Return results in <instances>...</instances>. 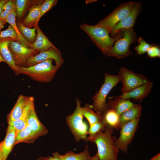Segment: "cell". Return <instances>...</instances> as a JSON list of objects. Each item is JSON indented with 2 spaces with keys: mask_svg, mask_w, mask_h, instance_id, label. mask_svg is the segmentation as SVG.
I'll return each mask as SVG.
<instances>
[{
  "mask_svg": "<svg viewBox=\"0 0 160 160\" xmlns=\"http://www.w3.org/2000/svg\"><path fill=\"white\" fill-rule=\"evenodd\" d=\"M35 27L37 31L36 38L33 43L29 44L30 48L40 52L51 48H57L43 33L38 25Z\"/></svg>",
  "mask_w": 160,
  "mask_h": 160,
  "instance_id": "15",
  "label": "cell"
},
{
  "mask_svg": "<svg viewBox=\"0 0 160 160\" xmlns=\"http://www.w3.org/2000/svg\"><path fill=\"white\" fill-rule=\"evenodd\" d=\"M140 118H136L122 125L120 129L119 136L115 141L116 147L126 154L138 128Z\"/></svg>",
  "mask_w": 160,
  "mask_h": 160,
  "instance_id": "9",
  "label": "cell"
},
{
  "mask_svg": "<svg viewBox=\"0 0 160 160\" xmlns=\"http://www.w3.org/2000/svg\"><path fill=\"white\" fill-rule=\"evenodd\" d=\"M96 0H87L86 1V3L88 4L89 3H92L93 2L97 1Z\"/></svg>",
  "mask_w": 160,
  "mask_h": 160,
  "instance_id": "43",
  "label": "cell"
},
{
  "mask_svg": "<svg viewBox=\"0 0 160 160\" xmlns=\"http://www.w3.org/2000/svg\"><path fill=\"white\" fill-rule=\"evenodd\" d=\"M14 10L16 11L15 1L8 0L3 7L0 15V19L5 22L9 15Z\"/></svg>",
  "mask_w": 160,
  "mask_h": 160,
  "instance_id": "29",
  "label": "cell"
},
{
  "mask_svg": "<svg viewBox=\"0 0 160 160\" xmlns=\"http://www.w3.org/2000/svg\"><path fill=\"white\" fill-rule=\"evenodd\" d=\"M3 140L0 142V160H6L2 149Z\"/></svg>",
  "mask_w": 160,
  "mask_h": 160,
  "instance_id": "38",
  "label": "cell"
},
{
  "mask_svg": "<svg viewBox=\"0 0 160 160\" xmlns=\"http://www.w3.org/2000/svg\"><path fill=\"white\" fill-rule=\"evenodd\" d=\"M15 10L13 11L8 16L5 22L9 24L14 29L17 36L18 42L23 46L30 48L29 43L24 38L20 32L16 22Z\"/></svg>",
  "mask_w": 160,
  "mask_h": 160,
  "instance_id": "26",
  "label": "cell"
},
{
  "mask_svg": "<svg viewBox=\"0 0 160 160\" xmlns=\"http://www.w3.org/2000/svg\"><path fill=\"white\" fill-rule=\"evenodd\" d=\"M37 138L33 134L31 127L27 124L24 129L17 134L15 145L21 143H32Z\"/></svg>",
  "mask_w": 160,
  "mask_h": 160,
  "instance_id": "24",
  "label": "cell"
},
{
  "mask_svg": "<svg viewBox=\"0 0 160 160\" xmlns=\"http://www.w3.org/2000/svg\"><path fill=\"white\" fill-rule=\"evenodd\" d=\"M103 53L105 55L112 47L114 43L122 35L118 34L115 37H111L109 31L105 28L97 25H91L86 23L80 25Z\"/></svg>",
  "mask_w": 160,
  "mask_h": 160,
  "instance_id": "2",
  "label": "cell"
},
{
  "mask_svg": "<svg viewBox=\"0 0 160 160\" xmlns=\"http://www.w3.org/2000/svg\"><path fill=\"white\" fill-rule=\"evenodd\" d=\"M113 98H115L114 100L109 99L107 103V107L113 110L120 116L134 105L129 99L126 100L118 97Z\"/></svg>",
  "mask_w": 160,
  "mask_h": 160,
  "instance_id": "19",
  "label": "cell"
},
{
  "mask_svg": "<svg viewBox=\"0 0 160 160\" xmlns=\"http://www.w3.org/2000/svg\"><path fill=\"white\" fill-rule=\"evenodd\" d=\"M9 39L18 42V39L17 33L10 25L8 28L2 31L0 33V39Z\"/></svg>",
  "mask_w": 160,
  "mask_h": 160,
  "instance_id": "32",
  "label": "cell"
},
{
  "mask_svg": "<svg viewBox=\"0 0 160 160\" xmlns=\"http://www.w3.org/2000/svg\"><path fill=\"white\" fill-rule=\"evenodd\" d=\"M142 111V107L140 104H134L133 106L123 113L120 116L121 127L129 121L140 118Z\"/></svg>",
  "mask_w": 160,
  "mask_h": 160,
  "instance_id": "22",
  "label": "cell"
},
{
  "mask_svg": "<svg viewBox=\"0 0 160 160\" xmlns=\"http://www.w3.org/2000/svg\"><path fill=\"white\" fill-rule=\"evenodd\" d=\"M26 122L31 127L34 135L38 138L46 135L48 132L47 128L40 121L36 115L33 104L27 115Z\"/></svg>",
  "mask_w": 160,
  "mask_h": 160,
  "instance_id": "14",
  "label": "cell"
},
{
  "mask_svg": "<svg viewBox=\"0 0 160 160\" xmlns=\"http://www.w3.org/2000/svg\"><path fill=\"white\" fill-rule=\"evenodd\" d=\"M28 96L20 95L10 112L8 114L7 120H15L20 119L27 103Z\"/></svg>",
  "mask_w": 160,
  "mask_h": 160,
  "instance_id": "20",
  "label": "cell"
},
{
  "mask_svg": "<svg viewBox=\"0 0 160 160\" xmlns=\"http://www.w3.org/2000/svg\"><path fill=\"white\" fill-rule=\"evenodd\" d=\"M150 160H160V153L152 158Z\"/></svg>",
  "mask_w": 160,
  "mask_h": 160,
  "instance_id": "41",
  "label": "cell"
},
{
  "mask_svg": "<svg viewBox=\"0 0 160 160\" xmlns=\"http://www.w3.org/2000/svg\"><path fill=\"white\" fill-rule=\"evenodd\" d=\"M11 40L9 39H0V54L16 75L21 74V71L16 65L9 49Z\"/></svg>",
  "mask_w": 160,
  "mask_h": 160,
  "instance_id": "16",
  "label": "cell"
},
{
  "mask_svg": "<svg viewBox=\"0 0 160 160\" xmlns=\"http://www.w3.org/2000/svg\"><path fill=\"white\" fill-rule=\"evenodd\" d=\"M104 81L99 90L92 97L93 103L91 107L101 116L107 108V97L112 89L120 82L117 75H111L105 73Z\"/></svg>",
  "mask_w": 160,
  "mask_h": 160,
  "instance_id": "4",
  "label": "cell"
},
{
  "mask_svg": "<svg viewBox=\"0 0 160 160\" xmlns=\"http://www.w3.org/2000/svg\"><path fill=\"white\" fill-rule=\"evenodd\" d=\"M52 59H48L28 67L17 66L21 74L28 76L33 80L43 83L51 81L59 69L52 63Z\"/></svg>",
  "mask_w": 160,
  "mask_h": 160,
  "instance_id": "3",
  "label": "cell"
},
{
  "mask_svg": "<svg viewBox=\"0 0 160 160\" xmlns=\"http://www.w3.org/2000/svg\"><path fill=\"white\" fill-rule=\"evenodd\" d=\"M122 32L123 33L122 36L116 41L105 55L119 59L125 58L132 54L130 46L136 42V34L133 28L127 29Z\"/></svg>",
  "mask_w": 160,
  "mask_h": 160,
  "instance_id": "6",
  "label": "cell"
},
{
  "mask_svg": "<svg viewBox=\"0 0 160 160\" xmlns=\"http://www.w3.org/2000/svg\"><path fill=\"white\" fill-rule=\"evenodd\" d=\"M4 62V60L0 54V63L2 62Z\"/></svg>",
  "mask_w": 160,
  "mask_h": 160,
  "instance_id": "44",
  "label": "cell"
},
{
  "mask_svg": "<svg viewBox=\"0 0 160 160\" xmlns=\"http://www.w3.org/2000/svg\"><path fill=\"white\" fill-rule=\"evenodd\" d=\"M153 85V82L150 81L149 83L140 86L129 92L116 96L110 97L109 99L118 97L126 100L132 98L140 102L150 93Z\"/></svg>",
  "mask_w": 160,
  "mask_h": 160,
  "instance_id": "13",
  "label": "cell"
},
{
  "mask_svg": "<svg viewBox=\"0 0 160 160\" xmlns=\"http://www.w3.org/2000/svg\"><path fill=\"white\" fill-rule=\"evenodd\" d=\"M153 45V44H152ZM152 45L148 49L147 53L148 55L150 58L156 57L152 48Z\"/></svg>",
  "mask_w": 160,
  "mask_h": 160,
  "instance_id": "37",
  "label": "cell"
},
{
  "mask_svg": "<svg viewBox=\"0 0 160 160\" xmlns=\"http://www.w3.org/2000/svg\"><path fill=\"white\" fill-rule=\"evenodd\" d=\"M101 116L107 126L117 130L120 129V115L113 110L107 107Z\"/></svg>",
  "mask_w": 160,
  "mask_h": 160,
  "instance_id": "21",
  "label": "cell"
},
{
  "mask_svg": "<svg viewBox=\"0 0 160 160\" xmlns=\"http://www.w3.org/2000/svg\"><path fill=\"white\" fill-rule=\"evenodd\" d=\"M152 48L156 57H160V49L159 45L153 44Z\"/></svg>",
  "mask_w": 160,
  "mask_h": 160,
  "instance_id": "36",
  "label": "cell"
},
{
  "mask_svg": "<svg viewBox=\"0 0 160 160\" xmlns=\"http://www.w3.org/2000/svg\"><path fill=\"white\" fill-rule=\"evenodd\" d=\"M118 75L122 84L121 94L129 92L150 81L144 75L136 73L124 67L120 68Z\"/></svg>",
  "mask_w": 160,
  "mask_h": 160,
  "instance_id": "7",
  "label": "cell"
},
{
  "mask_svg": "<svg viewBox=\"0 0 160 160\" xmlns=\"http://www.w3.org/2000/svg\"><path fill=\"white\" fill-rule=\"evenodd\" d=\"M135 2V1H129L121 4L109 15L100 20L97 24L106 28L110 33L116 25L131 11Z\"/></svg>",
  "mask_w": 160,
  "mask_h": 160,
  "instance_id": "8",
  "label": "cell"
},
{
  "mask_svg": "<svg viewBox=\"0 0 160 160\" xmlns=\"http://www.w3.org/2000/svg\"><path fill=\"white\" fill-rule=\"evenodd\" d=\"M88 147L86 145L84 150L79 153L69 151L63 155L60 154V158L61 160H90L91 156L88 150Z\"/></svg>",
  "mask_w": 160,
  "mask_h": 160,
  "instance_id": "25",
  "label": "cell"
},
{
  "mask_svg": "<svg viewBox=\"0 0 160 160\" xmlns=\"http://www.w3.org/2000/svg\"><path fill=\"white\" fill-rule=\"evenodd\" d=\"M76 109L72 113L66 117V122L76 141L82 140L88 142V126L83 120L81 102L76 98Z\"/></svg>",
  "mask_w": 160,
  "mask_h": 160,
  "instance_id": "5",
  "label": "cell"
},
{
  "mask_svg": "<svg viewBox=\"0 0 160 160\" xmlns=\"http://www.w3.org/2000/svg\"><path fill=\"white\" fill-rule=\"evenodd\" d=\"M17 135L16 130L11 125L8 124L6 136L3 140L2 149L6 159L11 152L14 145Z\"/></svg>",
  "mask_w": 160,
  "mask_h": 160,
  "instance_id": "17",
  "label": "cell"
},
{
  "mask_svg": "<svg viewBox=\"0 0 160 160\" xmlns=\"http://www.w3.org/2000/svg\"><path fill=\"white\" fill-rule=\"evenodd\" d=\"M28 2L26 0H17L15 1L16 16L19 19L22 17Z\"/></svg>",
  "mask_w": 160,
  "mask_h": 160,
  "instance_id": "33",
  "label": "cell"
},
{
  "mask_svg": "<svg viewBox=\"0 0 160 160\" xmlns=\"http://www.w3.org/2000/svg\"><path fill=\"white\" fill-rule=\"evenodd\" d=\"M53 156H49L47 157L41 156L37 159V160H61L60 154L57 152L52 154Z\"/></svg>",
  "mask_w": 160,
  "mask_h": 160,
  "instance_id": "35",
  "label": "cell"
},
{
  "mask_svg": "<svg viewBox=\"0 0 160 160\" xmlns=\"http://www.w3.org/2000/svg\"><path fill=\"white\" fill-rule=\"evenodd\" d=\"M48 59H52L54 60L55 65L59 68L64 62V59L59 49L57 48H51L31 57L28 60L25 67L34 65Z\"/></svg>",
  "mask_w": 160,
  "mask_h": 160,
  "instance_id": "11",
  "label": "cell"
},
{
  "mask_svg": "<svg viewBox=\"0 0 160 160\" xmlns=\"http://www.w3.org/2000/svg\"><path fill=\"white\" fill-rule=\"evenodd\" d=\"M41 4L34 5L30 9L28 14L21 23L25 26L34 27L38 25L40 14Z\"/></svg>",
  "mask_w": 160,
  "mask_h": 160,
  "instance_id": "23",
  "label": "cell"
},
{
  "mask_svg": "<svg viewBox=\"0 0 160 160\" xmlns=\"http://www.w3.org/2000/svg\"><path fill=\"white\" fill-rule=\"evenodd\" d=\"M57 2V1L55 0H45L41 5L39 20L44 14L55 6Z\"/></svg>",
  "mask_w": 160,
  "mask_h": 160,
  "instance_id": "34",
  "label": "cell"
},
{
  "mask_svg": "<svg viewBox=\"0 0 160 160\" xmlns=\"http://www.w3.org/2000/svg\"><path fill=\"white\" fill-rule=\"evenodd\" d=\"M113 133V129L107 126L104 131L87 137L88 141L96 145L99 160H118L120 151L115 144L116 138Z\"/></svg>",
  "mask_w": 160,
  "mask_h": 160,
  "instance_id": "1",
  "label": "cell"
},
{
  "mask_svg": "<svg viewBox=\"0 0 160 160\" xmlns=\"http://www.w3.org/2000/svg\"><path fill=\"white\" fill-rule=\"evenodd\" d=\"M139 44L135 48L137 53L140 55L147 52L148 49L152 45L147 43L142 37H139L137 39Z\"/></svg>",
  "mask_w": 160,
  "mask_h": 160,
  "instance_id": "31",
  "label": "cell"
},
{
  "mask_svg": "<svg viewBox=\"0 0 160 160\" xmlns=\"http://www.w3.org/2000/svg\"><path fill=\"white\" fill-rule=\"evenodd\" d=\"M18 28L22 36L29 44H32L35 41L37 36L35 27L33 28H30L20 23Z\"/></svg>",
  "mask_w": 160,
  "mask_h": 160,
  "instance_id": "28",
  "label": "cell"
},
{
  "mask_svg": "<svg viewBox=\"0 0 160 160\" xmlns=\"http://www.w3.org/2000/svg\"><path fill=\"white\" fill-rule=\"evenodd\" d=\"M6 23L5 21L0 19V33L1 29L4 27V25Z\"/></svg>",
  "mask_w": 160,
  "mask_h": 160,
  "instance_id": "40",
  "label": "cell"
},
{
  "mask_svg": "<svg viewBox=\"0 0 160 160\" xmlns=\"http://www.w3.org/2000/svg\"><path fill=\"white\" fill-rule=\"evenodd\" d=\"M34 104V99L33 96H28V100L21 118L16 120L8 121V124L12 126L17 133L24 129L27 125L26 119L28 113L32 106Z\"/></svg>",
  "mask_w": 160,
  "mask_h": 160,
  "instance_id": "18",
  "label": "cell"
},
{
  "mask_svg": "<svg viewBox=\"0 0 160 160\" xmlns=\"http://www.w3.org/2000/svg\"><path fill=\"white\" fill-rule=\"evenodd\" d=\"M90 105L87 104L82 107L83 116L87 120L89 125L102 120L101 116L95 112L91 107Z\"/></svg>",
  "mask_w": 160,
  "mask_h": 160,
  "instance_id": "27",
  "label": "cell"
},
{
  "mask_svg": "<svg viewBox=\"0 0 160 160\" xmlns=\"http://www.w3.org/2000/svg\"><path fill=\"white\" fill-rule=\"evenodd\" d=\"M107 127L106 124L102 121L94 123L89 125L88 131V137H92L101 131L105 130Z\"/></svg>",
  "mask_w": 160,
  "mask_h": 160,
  "instance_id": "30",
  "label": "cell"
},
{
  "mask_svg": "<svg viewBox=\"0 0 160 160\" xmlns=\"http://www.w3.org/2000/svg\"><path fill=\"white\" fill-rule=\"evenodd\" d=\"M8 1L7 0H0V15L1 12L3 7Z\"/></svg>",
  "mask_w": 160,
  "mask_h": 160,
  "instance_id": "39",
  "label": "cell"
},
{
  "mask_svg": "<svg viewBox=\"0 0 160 160\" xmlns=\"http://www.w3.org/2000/svg\"><path fill=\"white\" fill-rule=\"evenodd\" d=\"M142 8V6L141 3L135 1L131 11L127 16L116 25L110 33L113 36H115L124 30L133 28L136 19L140 14Z\"/></svg>",
  "mask_w": 160,
  "mask_h": 160,
  "instance_id": "12",
  "label": "cell"
},
{
  "mask_svg": "<svg viewBox=\"0 0 160 160\" xmlns=\"http://www.w3.org/2000/svg\"><path fill=\"white\" fill-rule=\"evenodd\" d=\"M9 49L16 66L25 67L28 59L34 55L37 51L35 49L26 47L18 42L11 40Z\"/></svg>",
  "mask_w": 160,
  "mask_h": 160,
  "instance_id": "10",
  "label": "cell"
},
{
  "mask_svg": "<svg viewBox=\"0 0 160 160\" xmlns=\"http://www.w3.org/2000/svg\"><path fill=\"white\" fill-rule=\"evenodd\" d=\"M90 160H99V157L97 153L94 156L91 157Z\"/></svg>",
  "mask_w": 160,
  "mask_h": 160,
  "instance_id": "42",
  "label": "cell"
}]
</instances>
